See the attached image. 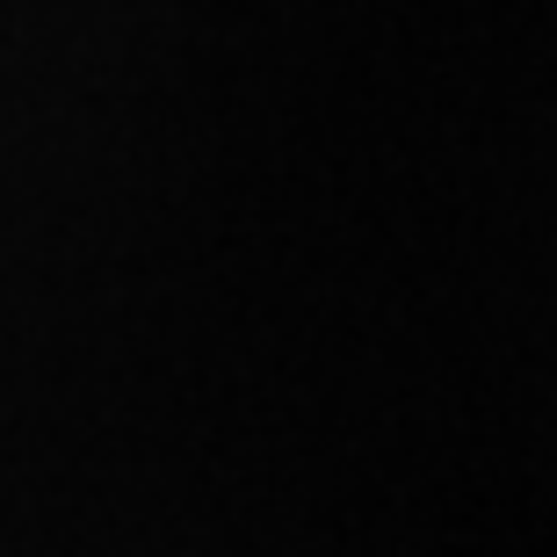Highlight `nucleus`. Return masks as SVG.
I'll return each mask as SVG.
<instances>
[]
</instances>
